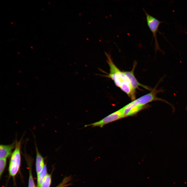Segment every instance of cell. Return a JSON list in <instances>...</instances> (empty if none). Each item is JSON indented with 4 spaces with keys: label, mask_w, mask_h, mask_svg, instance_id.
<instances>
[{
    "label": "cell",
    "mask_w": 187,
    "mask_h": 187,
    "mask_svg": "<svg viewBox=\"0 0 187 187\" xmlns=\"http://www.w3.org/2000/svg\"><path fill=\"white\" fill-rule=\"evenodd\" d=\"M107 62L110 68V72L106 76L113 80L115 85L126 93L131 100L136 98V93L127 76L116 66L110 54L105 52Z\"/></svg>",
    "instance_id": "6da1fadb"
},
{
    "label": "cell",
    "mask_w": 187,
    "mask_h": 187,
    "mask_svg": "<svg viewBox=\"0 0 187 187\" xmlns=\"http://www.w3.org/2000/svg\"><path fill=\"white\" fill-rule=\"evenodd\" d=\"M22 139L16 141L15 149L12 153L10 162L9 171L10 175L14 177L18 172L21 162V149Z\"/></svg>",
    "instance_id": "7a4b0ae2"
},
{
    "label": "cell",
    "mask_w": 187,
    "mask_h": 187,
    "mask_svg": "<svg viewBox=\"0 0 187 187\" xmlns=\"http://www.w3.org/2000/svg\"><path fill=\"white\" fill-rule=\"evenodd\" d=\"M143 10L146 15V19L147 25L152 32L155 41V52L159 50L162 51L157 41V33L158 31L159 27L163 22L160 21L156 18L149 14L144 9Z\"/></svg>",
    "instance_id": "3957f363"
},
{
    "label": "cell",
    "mask_w": 187,
    "mask_h": 187,
    "mask_svg": "<svg viewBox=\"0 0 187 187\" xmlns=\"http://www.w3.org/2000/svg\"><path fill=\"white\" fill-rule=\"evenodd\" d=\"M121 109L109 115L101 120L90 124L86 125L85 127L91 126L92 127H102L105 125L123 118Z\"/></svg>",
    "instance_id": "277c9868"
},
{
    "label": "cell",
    "mask_w": 187,
    "mask_h": 187,
    "mask_svg": "<svg viewBox=\"0 0 187 187\" xmlns=\"http://www.w3.org/2000/svg\"><path fill=\"white\" fill-rule=\"evenodd\" d=\"M134 104L132 102L121 108L123 117L135 115L145 108Z\"/></svg>",
    "instance_id": "5b68a950"
},
{
    "label": "cell",
    "mask_w": 187,
    "mask_h": 187,
    "mask_svg": "<svg viewBox=\"0 0 187 187\" xmlns=\"http://www.w3.org/2000/svg\"><path fill=\"white\" fill-rule=\"evenodd\" d=\"M136 64V62H135L133 68L131 71L124 72V73L128 78L132 88L135 90L139 86H141L148 90H151L152 89H151L149 87L139 83L136 78L134 74V71Z\"/></svg>",
    "instance_id": "8992f818"
},
{
    "label": "cell",
    "mask_w": 187,
    "mask_h": 187,
    "mask_svg": "<svg viewBox=\"0 0 187 187\" xmlns=\"http://www.w3.org/2000/svg\"><path fill=\"white\" fill-rule=\"evenodd\" d=\"M16 142L9 145L1 144L0 146V158H6L12 154V150L15 148Z\"/></svg>",
    "instance_id": "52a82bcc"
},
{
    "label": "cell",
    "mask_w": 187,
    "mask_h": 187,
    "mask_svg": "<svg viewBox=\"0 0 187 187\" xmlns=\"http://www.w3.org/2000/svg\"><path fill=\"white\" fill-rule=\"evenodd\" d=\"M35 145L36 151V167L37 175L41 171L44 165V158L39 152L36 144Z\"/></svg>",
    "instance_id": "ba28073f"
},
{
    "label": "cell",
    "mask_w": 187,
    "mask_h": 187,
    "mask_svg": "<svg viewBox=\"0 0 187 187\" xmlns=\"http://www.w3.org/2000/svg\"><path fill=\"white\" fill-rule=\"evenodd\" d=\"M47 174L46 166L45 164L41 171L37 175V184L38 187H40Z\"/></svg>",
    "instance_id": "9c48e42d"
},
{
    "label": "cell",
    "mask_w": 187,
    "mask_h": 187,
    "mask_svg": "<svg viewBox=\"0 0 187 187\" xmlns=\"http://www.w3.org/2000/svg\"><path fill=\"white\" fill-rule=\"evenodd\" d=\"M51 182V176L47 174L39 187H50Z\"/></svg>",
    "instance_id": "30bf717a"
},
{
    "label": "cell",
    "mask_w": 187,
    "mask_h": 187,
    "mask_svg": "<svg viewBox=\"0 0 187 187\" xmlns=\"http://www.w3.org/2000/svg\"><path fill=\"white\" fill-rule=\"evenodd\" d=\"M6 163V158H0V176L1 177L5 168Z\"/></svg>",
    "instance_id": "8fae6325"
},
{
    "label": "cell",
    "mask_w": 187,
    "mask_h": 187,
    "mask_svg": "<svg viewBox=\"0 0 187 187\" xmlns=\"http://www.w3.org/2000/svg\"><path fill=\"white\" fill-rule=\"evenodd\" d=\"M28 187H35L32 177L31 171L30 168Z\"/></svg>",
    "instance_id": "7c38bea8"
},
{
    "label": "cell",
    "mask_w": 187,
    "mask_h": 187,
    "mask_svg": "<svg viewBox=\"0 0 187 187\" xmlns=\"http://www.w3.org/2000/svg\"><path fill=\"white\" fill-rule=\"evenodd\" d=\"M70 177H66L64 179L62 182L58 185V187H66L70 185V184L66 183L70 180Z\"/></svg>",
    "instance_id": "4fadbf2b"
},
{
    "label": "cell",
    "mask_w": 187,
    "mask_h": 187,
    "mask_svg": "<svg viewBox=\"0 0 187 187\" xmlns=\"http://www.w3.org/2000/svg\"><path fill=\"white\" fill-rule=\"evenodd\" d=\"M58 187V185L57 186V187Z\"/></svg>",
    "instance_id": "5bb4252c"
},
{
    "label": "cell",
    "mask_w": 187,
    "mask_h": 187,
    "mask_svg": "<svg viewBox=\"0 0 187 187\" xmlns=\"http://www.w3.org/2000/svg\"><path fill=\"white\" fill-rule=\"evenodd\" d=\"M187 108V106H186V108Z\"/></svg>",
    "instance_id": "9a60e30c"
}]
</instances>
